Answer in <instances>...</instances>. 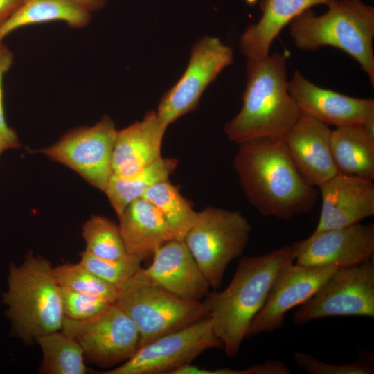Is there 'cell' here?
Returning a JSON list of instances; mask_svg holds the SVG:
<instances>
[{
  "label": "cell",
  "instance_id": "2e32d148",
  "mask_svg": "<svg viewBox=\"0 0 374 374\" xmlns=\"http://www.w3.org/2000/svg\"><path fill=\"white\" fill-rule=\"evenodd\" d=\"M288 90L301 112L335 127L362 125L374 115V100L347 96L320 87L295 70Z\"/></svg>",
  "mask_w": 374,
  "mask_h": 374
},
{
  "label": "cell",
  "instance_id": "7402d4cb",
  "mask_svg": "<svg viewBox=\"0 0 374 374\" xmlns=\"http://www.w3.org/2000/svg\"><path fill=\"white\" fill-rule=\"evenodd\" d=\"M332 154L339 173L374 179V139L362 125L335 127L331 131Z\"/></svg>",
  "mask_w": 374,
  "mask_h": 374
},
{
  "label": "cell",
  "instance_id": "3957f363",
  "mask_svg": "<svg viewBox=\"0 0 374 374\" xmlns=\"http://www.w3.org/2000/svg\"><path fill=\"white\" fill-rule=\"evenodd\" d=\"M247 77L242 106L224 125L226 137L238 145L283 139L301 114L288 90L285 56L247 60Z\"/></svg>",
  "mask_w": 374,
  "mask_h": 374
},
{
  "label": "cell",
  "instance_id": "4fadbf2b",
  "mask_svg": "<svg viewBox=\"0 0 374 374\" xmlns=\"http://www.w3.org/2000/svg\"><path fill=\"white\" fill-rule=\"evenodd\" d=\"M294 263L308 267L348 268L373 260L374 224L357 223L314 231L290 245Z\"/></svg>",
  "mask_w": 374,
  "mask_h": 374
},
{
  "label": "cell",
  "instance_id": "1f68e13d",
  "mask_svg": "<svg viewBox=\"0 0 374 374\" xmlns=\"http://www.w3.org/2000/svg\"><path fill=\"white\" fill-rule=\"evenodd\" d=\"M13 62V53L2 43L0 44V141L8 149L17 148L21 145L15 131L6 123L3 107V78L6 73L12 67Z\"/></svg>",
  "mask_w": 374,
  "mask_h": 374
},
{
  "label": "cell",
  "instance_id": "d590c367",
  "mask_svg": "<svg viewBox=\"0 0 374 374\" xmlns=\"http://www.w3.org/2000/svg\"><path fill=\"white\" fill-rule=\"evenodd\" d=\"M7 150H8V147L2 141H0V156L4 151Z\"/></svg>",
  "mask_w": 374,
  "mask_h": 374
},
{
  "label": "cell",
  "instance_id": "e0dca14e",
  "mask_svg": "<svg viewBox=\"0 0 374 374\" xmlns=\"http://www.w3.org/2000/svg\"><path fill=\"white\" fill-rule=\"evenodd\" d=\"M317 188L321 208L315 231L346 227L374 215L373 180L338 173Z\"/></svg>",
  "mask_w": 374,
  "mask_h": 374
},
{
  "label": "cell",
  "instance_id": "7a4b0ae2",
  "mask_svg": "<svg viewBox=\"0 0 374 374\" xmlns=\"http://www.w3.org/2000/svg\"><path fill=\"white\" fill-rule=\"evenodd\" d=\"M294 262L288 245L262 255L242 256L228 286L220 292H209L203 299L213 331L228 357L238 354L276 278Z\"/></svg>",
  "mask_w": 374,
  "mask_h": 374
},
{
  "label": "cell",
  "instance_id": "5b68a950",
  "mask_svg": "<svg viewBox=\"0 0 374 374\" xmlns=\"http://www.w3.org/2000/svg\"><path fill=\"white\" fill-rule=\"evenodd\" d=\"M318 15L308 9L290 23L296 47L315 51L324 46L341 49L353 59L374 86V8L361 0H334Z\"/></svg>",
  "mask_w": 374,
  "mask_h": 374
},
{
  "label": "cell",
  "instance_id": "9c48e42d",
  "mask_svg": "<svg viewBox=\"0 0 374 374\" xmlns=\"http://www.w3.org/2000/svg\"><path fill=\"white\" fill-rule=\"evenodd\" d=\"M61 330L78 343L90 362L100 367L123 363L139 347L135 323L116 302L89 319L64 317Z\"/></svg>",
  "mask_w": 374,
  "mask_h": 374
},
{
  "label": "cell",
  "instance_id": "ac0fdd59",
  "mask_svg": "<svg viewBox=\"0 0 374 374\" xmlns=\"http://www.w3.org/2000/svg\"><path fill=\"white\" fill-rule=\"evenodd\" d=\"M331 131L328 125L301 112L283 139L300 175L317 188L339 173L332 154Z\"/></svg>",
  "mask_w": 374,
  "mask_h": 374
},
{
  "label": "cell",
  "instance_id": "5bb4252c",
  "mask_svg": "<svg viewBox=\"0 0 374 374\" xmlns=\"http://www.w3.org/2000/svg\"><path fill=\"white\" fill-rule=\"evenodd\" d=\"M292 263L276 278L266 301L252 320L247 338L283 328L286 313L311 297L337 269Z\"/></svg>",
  "mask_w": 374,
  "mask_h": 374
},
{
  "label": "cell",
  "instance_id": "ffe728a7",
  "mask_svg": "<svg viewBox=\"0 0 374 374\" xmlns=\"http://www.w3.org/2000/svg\"><path fill=\"white\" fill-rule=\"evenodd\" d=\"M334 0H261V16L249 24L240 37V48L247 60L261 59L280 31L304 11L317 5L328 6Z\"/></svg>",
  "mask_w": 374,
  "mask_h": 374
},
{
  "label": "cell",
  "instance_id": "9a60e30c",
  "mask_svg": "<svg viewBox=\"0 0 374 374\" xmlns=\"http://www.w3.org/2000/svg\"><path fill=\"white\" fill-rule=\"evenodd\" d=\"M153 256L152 262L141 267L128 282L156 286L191 300H202L209 292L210 286L184 241H169Z\"/></svg>",
  "mask_w": 374,
  "mask_h": 374
},
{
  "label": "cell",
  "instance_id": "52a82bcc",
  "mask_svg": "<svg viewBox=\"0 0 374 374\" xmlns=\"http://www.w3.org/2000/svg\"><path fill=\"white\" fill-rule=\"evenodd\" d=\"M116 303L135 323L139 347L208 317L201 300L181 298L156 286L128 281L118 290Z\"/></svg>",
  "mask_w": 374,
  "mask_h": 374
},
{
  "label": "cell",
  "instance_id": "6da1fadb",
  "mask_svg": "<svg viewBox=\"0 0 374 374\" xmlns=\"http://www.w3.org/2000/svg\"><path fill=\"white\" fill-rule=\"evenodd\" d=\"M238 145L233 167L248 202L260 215L290 220L312 211L319 191L300 175L283 139Z\"/></svg>",
  "mask_w": 374,
  "mask_h": 374
},
{
  "label": "cell",
  "instance_id": "f546056e",
  "mask_svg": "<svg viewBox=\"0 0 374 374\" xmlns=\"http://www.w3.org/2000/svg\"><path fill=\"white\" fill-rule=\"evenodd\" d=\"M60 287L64 315L71 319L86 320L93 318L112 304L99 296Z\"/></svg>",
  "mask_w": 374,
  "mask_h": 374
},
{
  "label": "cell",
  "instance_id": "83f0119b",
  "mask_svg": "<svg viewBox=\"0 0 374 374\" xmlns=\"http://www.w3.org/2000/svg\"><path fill=\"white\" fill-rule=\"evenodd\" d=\"M54 278L60 287L103 298L116 303L118 290L99 278L80 262H66L53 268Z\"/></svg>",
  "mask_w": 374,
  "mask_h": 374
},
{
  "label": "cell",
  "instance_id": "f1b7e54d",
  "mask_svg": "<svg viewBox=\"0 0 374 374\" xmlns=\"http://www.w3.org/2000/svg\"><path fill=\"white\" fill-rule=\"evenodd\" d=\"M141 261L130 254L116 260L103 259L84 250L80 253L79 262L118 290L141 267Z\"/></svg>",
  "mask_w": 374,
  "mask_h": 374
},
{
  "label": "cell",
  "instance_id": "d6a6232c",
  "mask_svg": "<svg viewBox=\"0 0 374 374\" xmlns=\"http://www.w3.org/2000/svg\"><path fill=\"white\" fill-rule=\"evenodd\" d=\"M265 371L266 367L262 362L244 369L229 368L206 369L188 364L178 368L171 374H264Z\"/></svg>",
  "mask_w": 374,
  "mask_h": 374
},
{
  "label": "cell",
  "instance_id": "836d02e7",
  "mask_svg": "<svg viewBox=\"0 0 374 374\" xmlns=\"http://www.w3.org/2000/svg\"><path fill=\"white\" fill-rule=\"evenodd\" d=\"M25 0H0V26L10 17Z\"/></svg>",
  "mask_w": 374,
  "mask_h": 374
},
{
  "label": "cell",
  "instance_id": "484cf974",
  "mask_svg": "<svg viewBox=\"0 0 374 374\" xmlns=\"http://www.w3.org/2000/svg\"><path fill=\"white\" fill-rule=\"evenodd\" d=\"M37 344L42 353L39 368L42 374H84V352L73 338L62 330L39 337Z\"/></svg>",
  "mask_w": 374,
  "mask_h": 374
},
{
  "label": "cell",
  "instance_id": "277c9868",
  "mask_svg": "<svg viewBox=\"0 0 374 374\" xmlns=\"http://www.w3.org/2000/svg\"><path fill=\"white\" fill-rule=\"evenodd\" d=\"M53 268L47 259L31 252L21 265L10 266L2 299L11 332L24 344L37 343L39 337L62 329L64 315Z\"/></svg>",
  "mask_w": 374,
  "mask_h": 374
},
{
  "label": "cell",
  "instance_id": "44dd1931",
  "mask_svg": "<svg viewBox=\"0 0 374 374\" xmlns=\"http://www.w3.org/2000/svg\"><path fill=\"white\" fill-rule=\"evenodd\" d=\"M118 219L128 253L142 260L165 243L175 240L161 212L143 197L130 203Z\"/></svg>",
  "mask_w": 374,
  "mask_h": 374
},
{
  "label": "cell",
  "instance_id": "cb8c5ba5",
  "mask_svg": "<svg viewBox=\"0 0 374 374\" xmlns=\"http://www.w3.org/2000/svg\"><path fill=\"white\" fill-rule=\"evenodd\" d=\"M178 163L177 159L161 157L132 175L122 176L112 173L104 193L118 217L130 203L142 197L150 187L168 179Z\"/></svg>",
  "mask_w": 374,
  "mask_h": 374
},
{
  "label": "cell",
  "instance_id": "8fae6325",
  "mask_svg": "<svg viewBox=\"0 0 374 374\" xmlns=\"http://www.w3.org/2000/svg\"><path fill=\"white\" fill-rule=\"evenodd\" d=\"M118 130L104 116L91 127L71 130L55 143L37 152L70 168L104 192L112 174V154Z\"/></svg>",
  "mask_w": 374,
  "mask_h": 374
},
{
  "label": "cell",
  "instance_id": "603a6c76",
  "mask_svg": "<svg viewBox=\"0 0 374 374\" xmlns=\"http://www.w3.org/2000/svg\"><path fill=\"white\" fill-rule=\"evenodd\" d=\"M91 13L68 0H25L0 26V44L11 33L24 26L60 21L73 28L87 26Z\"/></svg>",
  "mask_w": 374,
  "mask_h": 374
},
{
  "label": "cell",
  "instance_id": "e575fe53",
  "mask_svg": "<svg viewBox=\"0 0 374 374\" xmlns=\"http://www.w3.org/2000/svg\"><path fill=\"white\" fill-rule=\"evenodd\" d=\"M89 12L102 9L106 4V0H68Z\"/></svg>",
  "mask_w": 374,
  "mask_h": 374
},
{
  "label": "cell",
  "instance_id": "30bf717a",
  "mask_svg": "<svg viewBox=\"0 0 374 374\" xmlns=\"http://www.w3.org/2000/svg\"><path fill=\"white\" fill-rule=\"evenodd\" d=\"M222 349L211 319H202L178 331L162 336L139 347L120 366L103 374H171L192 362L204 352Z\"/></svg>",
  "mask_w": 374,
  "mask_h": 374
},
{
  "label": "cell",
  "instance_id": "ba28073f",
  "mask_svg": "<svg viewBox=\"0 0 374 374\" xmlns=\"http://www.w3.org/2000/svg\"><path fill=\"white\" fill-rule=\"evenodd\" d=\"M374 317L373 260L337 269L292 315L293 323L304 325L330 317Z\"/></svg>",
  "mask_w": 374,
  "mask_h": 374
},
{
  "label": "cell",
  "instance_id": "d6986e66",
  "mask_svg": "<svg viewBox=\"0 0 374 374\" xmlns=\"http://www.w3.org/2000/svg\"><path fill=\"white\" fill-rule=\"evenodd\" d=\"M167 127L152 109L141 121L118 130L112 154V173L130 175L161 158Z\"/></svg>",
  "mask_w": 374,
  "mask_h": 374
},
{
  "label": "cell",
  "instance_id": "7c38bea8",
  "mask_svg": "<svg viewBox=\"0 0 374 374\" xmlns=\"http://www.w3.org/2000/svg\"><path fill=\"white\" fill-rule=\"evenodd\" d=\"M233 62L232 48L218 37L204 36L192 48L187 67L161 97L157 113L167 126L194 110L204 91Z\"/></svg>",
  "mask_w": 374,
  "mask_h": 374
},
{
  "label": "cell",
  "instance_id": "d4e9b609",
  "mask_svg": "<svg viewBox=\"0 0 374 374\" xmlns=\"http://www.w3.org/2000/svg\"><path fill=\"white\" fill-rule=\"evenodd\" d=\"M142 197L150 202L162 214L172 229L175 240L184 241L194 224L197 212L169 179L150 187Z\"/></svg>",
  "mask_w": 374,
  "mask_h": 374
},
{
  "label": "cell",
  "instance_id": "8992f818",
  "mask_svg": "<svg viewBox=\"0 0 374 374\" xmlns=\"http://www.w3.org/2000/svg\"><path fill=\"white\" fill-rule=\"evenodd\" d=\"M251 232L240 211L208 206L197 212L184 241L210 287H220L230 262L244 251Z\"/></svg>",
  "mask_w": 374,
  "mask_h": 374
},
{
  "label": "cell",
  "instance_id": "4dcf8cb0",
  "mask_svg": "<svg viewBox=\"0 0 374 374\" xmlns=\"http://www.w3.org/2000/svg\"><path fill=\"white\" fill-rule=\"evenodd\" d=\"M294 362L303 371L310 374H371L374 366L370 360H357L339 365L323 362L305 352L293 353Z\"/></svg>",
  "mask_w": 374,
  "mask_h": 374
},
{
  "label": "cell",
  "instance_id": "4316f807",
  "mask_svg": "<svg viewBox=\"0 0 374 374\" xmlns=\"http://www.w3.org/2000/svg\"><path fill=\"white\" fill-rule=\"evenodd\" d=\"M85 251L103 259L116 260L128 253L118 225L102 215H92L82 226Z\"/></svg>",
  "mask_w": 374,
  "mask_h": 374
}]
</instances>
